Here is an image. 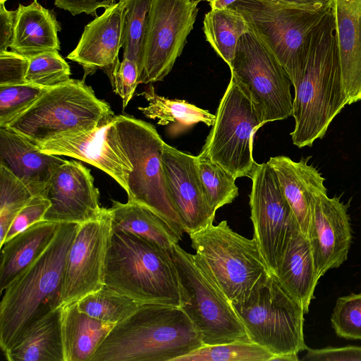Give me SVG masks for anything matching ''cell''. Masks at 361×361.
Instances as JSON below:
<instances>
[{
  "label": "cell",
  "mask_w": 361,
  "mask_h": 361,
  "mask_svg": "<svg viewBox=\"0 0 361 361\" xmlns=\"http://www.w3.org/2000/svg\"><path fill=\"white\" fill-rule=\"evenodd\" d=\"M296 7L269 0H237L229 7L243 16L249 31L274 54L293 87L302 78L314 28L331 8Z\"/></svg>",
  "instance_id": "8992f818"
},
{
  "label": "cell",
  "mask_w": 361,
  "mask_h": 361,
  "mask_svg": "<svg viewBox=\"0 0 361 361\" xmlns=\"http://www.w3.org/2000/svg\"><path fill=\"white\" fill-rule=\"evenodd\" d=\"M114 326L81 312L77 302L63 306L61 331L64 361H90Z\"/></svg>",
  "instance_id": "83f0119b"
},
{
  "label": "cell",
  "mask_w": 361,
  "mask_h": 361,
  "mask_svg": "<svg viewBox=\"0 0 361 361\" xmlns=\"http://www.w3.org/2000/svg\"><path fill=\"white\" fill-rule=\"evenodd\" d=\"M32 196L22 181L0 164V245L16 216Z\"/></svg>",
  "instance_id": "d590c367"
},
{
  "label": "cell",
  "mask_w": 361,
  "mask_h": 361,
  "mask_svg": "<svg viewBox=\"0 0 361 361\" xmlns=\"http://www.w3.org/2000/svg\"><path fill=\"white\" fill-rule=\"evenodd\" d=\"M47 89L29 82L0 86V128H6Z\"/></svg>",
  "instance_id": "74e56055"
},
{
  "label": "cell",
  "mask_w": 361,
  "mask_h": 361,
  "mask_svg": "<svg viewBox=\"0 0 361 361\" xmlns=\"http://www.w3.org/2000/svg\"><path fill=\"white\" fill-rule=\"evenodd\" d=\"M50 205V201L44 195H33L16 216L8 231L4 242L34 224L42 221Z\"/></svg>",
  "instance_id": "ab89813d"
},
{
  "label": "cell",
  "mask_w": 361,
  "mask_h": 361,
  "mask_svg": "<svg viewBox=\"0 0 361 361\" xmlns=\"http://www.w3.org/2000/svg\"><path fill=\"white\" fill-rule=\"evenodd\" d=\"M77 305L89 316L116 325L133 314L140 304L104 285L82 297Z\"/></svg>",
  "instance_id": "1f68e13d"
},
{
  "label": "cell",
  "mask_w": 361,
  "mask_h": 361,
  "mask_svg": "<svg viewBox=\"0 0 361 361\" xmlns=\"http://www.w3.org/2000/svg\"><path fill=\"white\" fill-rule=\"evenodd\" d=\"M343 90L350 105L361 100V0H333Z\"/></svg>",
  "instance_id": "7402d4cb"
},
{
  "label": "cell",
  "mask_w": 361,
  "mask_h": 361,
  "mask_svg": "<svg viewBox=\"0 0 361 361\" xmlns=\"http://www.w3.org/2000/svg\"><path fill=\"white\" fill-rule=\"evenodd\" d=\"M114 123L133 168L128 179V200L153 211L182 237L183 227L171 199L162 165L164 141L153 125L142 120L118 115Z\"/></svg>",
  "instance_id": "9c48e42d"
},
{
  "label": "cell",
  "mask_w": 361,
  "mask_h": 361,
  "mask_svg": "<svg viewBox=\"0 0 361 361\" xmlns=\"http://www.w3.org/2000/svg\"><path fill=\"white\" fill-rule=\"evenodd\" d=\"M116 0H54L56 7L70 12L73 16L82 13L97 16V11L114 5Z\"/></svg>",
  "instance_id": "ee69618b"
},
{
  "label": "cell",
  "mask_w": 361,
  "mask_h": 361,
  "mask_svg": "<svg viewBox=\"0 0 361 361\" xmlns=\"http://www.w3.org/2000/svg\"><path fill=\"white\" fill-rule=\"evenodd\" d=\"M7 0H0V4H4Z\"/></svg>",
  "instance_id": "c3c4849f"
},
{
  "label": "cell",
  "mask_w": 361,
  "mask_h": 361,
  "mask_svg": "<svg viewBox=\"0 0 361 361\" xmlns=\"http://www.w3.org/2000/svg\"><path fill=\"white\" fill-rule=\"evenodd\" d=\"M104 283L140 304L181 305V286L169 251L123 231L112 232Z\"/></svg>",
  "instance_id": "277c9868"
},
{
  "label": "cell",
  "mask_w": 361,
  "mask_h": 361,
  "mask_svg": "<svg viewBox=\"0 0 361 361\" xmlns=\"http://www.w3.org/2000/svg\"><path fill=\"white\" fill-rule=\"evenodd\" d=\"M161 160L168 190L184 232L189 235L212 224L216 212L205 196L195 156L164 142Z\"/></svg>",
  "instance_id": "2e32d148"
},
{
  "label": "cell",
  "mask_w": 361,
  "mask_h": 361,
  "mask_svg": "<svg viewBox=\"0 0 361 361\" xmlns=\"http://www.w3.org/2000/svg\"><path fill=\"white\" fill-rule=\"evenodd\" d=\"M66 160L40 151L23 135L0 128V164L22 181L33 195H44L54 171Z\"/></svg>",
  "instance_id": "44dd1931"
},
{
  "label": "cell",
  "mask_w": 361,
  "mask_h": 361,
  "mask_svg": "<svg viewBox=\"0 0 361 361\" xmlns=\"http://www.w3.org/2000/svg\"><path fill=\"white\" fill-rule=\"evenodd\" d=\"M230 70L247 90L264 124L292 116L290 78L250 31L240 38Z\"/></svg>",
  "instance_id": "7c38bea8"
},
{
  "label": "cell",
  "mask_w": 361,
  "mask_h": 361,
  "mask_svg": "<svg viewBox=\"0 0 361 361\" xmlns=\"http://www.w3.org/2000/svg\"><path fill=\"white\" fill-rule=\"evenodd\" d=\"M275 171L281 191L300 231L308 237L314 193L324 186L322 173L307 159L295 161L288 157H271L267 162Z\"/></svg>",
  "instance_id": "603a6c76"
},
{
  "label": "cell",
  "mask_w": 361,
  "mask_h": 361,
  "mask_svg": "<svg viewBox=\"0 0 361 361\" xmlns=\"http://www.w3.org/2000/svg\"><path fill=\"white\" fill-rule=\"evenodd\" d=\"M122 1L125 6L123 57L137 62L142 72L143 43L153 0Z\"/></svg>",
  "instance_id": "e575fe53"
},
{
  "label": "cell",
  "mask_w": 361,
  "mask_h": 361,
  "mask_svg": "<svg viewBox=\"0 0 361 361\" xmlns=\"http://www.w3.org/2000/svg\"><path fill=\"white\" fill-rule=\"evenodd\" d=\"M113 232L110 209L79 224L66 256L61 306L78 302L104 285L105 265Z\"/></svg>",
  "instance_id": "9a60e30c"
},
{
  "label": "cell",
  "mask_w": 361,
  "mask_h": 361,
  "mask_svg": "<svg viewBox=\"0 0 361 361\" xmlns=\"http://www.w3.org/2000/svg\"><path fill=\"white\" fill-rule=\"evenodd\" d=\"M248 31L243 16L233 8L211 9L204 15L203 32L205 39L229 68L240 38Z\"/></svg>",
  "instance_id": "4dcf8cb0"
},
{
  "label": "cell",
  "mask_w": 361,
  "mask_h": 361,
  "mask_svg": "<svg viewBox=\"0 0 361 361\" xmlns=\"http://www.w3.org/2000/svg\"><path fill=\"white\" fill-rule=\"evenodd\" d=\"M124 3L118 0L85 27L76 47L66 56L82 67L84 78L101 70L114 88L124 42Z\"/></svg>",
  "instance_id": "ffe728a7"
},
{
  "label": "cell",
  "mask_w": 361,
  "mask_h": 361,
  "mask_svg": "<svg viewBox=\"0 0 361 361\" xmlns=\"http://www.w3.org/2000/svg\"><path fill=\"white\" fill-rule=\"evenodd\" d=\"M270 1L296 7H317L322 5L330 4L333 0H269Z\"/></svg>",
  "instance_id": "bcb514c9"
},
{
  "label": "cell",
  "mask_w": 361,
  "mask_h": 361,
  "mask_svg": "<svg viewBox=\"0 0 361 361\" xmlns=\"http://www.w3.org/2000/svg\"><path fill=\"white\" fill-rule=\"evenodd\" d=\"M200 1H202V0H200Z\"/></svg>",
  "instance_id": "681fc988"
},
{
  "label": "cell",
  "mask_w": 361,
  "mask_h": 361,
  "mask_svg": "<svg viewBox=\"0 0 361 361\" xmlns=\"http://www.w3.org/2000/svg\"><path fill=\"white\" fill-rule=\"evenodd\" d=\"M189 235L195 259L231 303L245 300L271 274L256 240L235 232L226 221Z\"/></svg>",
  "instance_id": "52a82bcc"
},
{
  "label": "cell",
  "mask_w": 361,
  "mask_h": 361,
  "mask_svg": "<svg viewBox=\"0 0 361 361\" xmlns=\"http://www.w3.org/2000/svg\"><path fill=\"white\" fill-rule=\"evenodd\" d=\"M200 0H153L149 13L139 83L162 80L181 55Z\"/></svg>",
  "instance_id": "4fadbf2b"
},
{
  "label": "cell",
  "mask_w": 361,
  "mask_h": 361,
  "mask_svg": "<svg viewBox=\"0 0 361 361\" xmlns=\"http://www.w3.org/2000/svg\"><path fill=\"white\" fill-rule=\"evenodd\" d=\"M231 304L249 339L274 357L298 355L307 350L304 310L274 274H270L257 285L245 300Z\"/></svg>",
  "instance_id": "ba28073f"
},
{
  "label": "cell",
  "mask_w": 361,
  "mask_h": 361,
  "mask_svg": "<svg viewBox=\"0 0 361 361\" xmlns=\"http://www.w3.org/2000/svg\"><path fill=\"white\" fill-rule=\"evenodd\" d=\"M195 161L209 204L216 212L231 203L238 196L235 178L202 152L195 156Z\"/></svg>",
  "instance_id": "d6a6232c"
},
{
  "label": "cell",
  "mask_w": 361,
  "mask_h": 361,
  "mask_svg": "<svg viewBox=\"0 0 361 361\" xmlns=\"http://www.w3.org/2000/svg\"><path fill=\"white\" fill-rule=\"evenodd\" d=\"M307 238L319 278L347 259L353 238L347 207L328 197L326 187L314 193Z\"/></svg>",
  "instance_id": "ac0fdd59"
},
{
  "label": "cell",
  "mask_w": 361,
  "mask_h": 361,
  "mask_svg": "<svg viewBox=\"0 0 361 361\" xmlns=\"http://www.w3.org/2000/svg\"><path fill=\"white\" fill-rule=\"evenodd\" d=\"M29 59L13 51H0V86L27 82Z\"/></svg>",
  "instance_id": "b9f144b4"
},
{
  "label": "cell",
  "mask_w": 361,
  "mask_h": 361,
  "mask_svg": "<svg viewBox=\"0 0 361 361\" xmlns=\"http://www.w3.org/2000/svg\"><path fill=\"white\" fill-rule=\"evenodd\" d=\"M44 196L51 203L44 216L46 221L80 224L102 209L90 170L76 161L66 160L54 171Z\"/></svg>",
  "instance_id": "d6986e66"
},
{
  "label": "cell",
  "mask_w": 361,
  "mask_h": 361,
  "mask_svg": "<svg viewBox=\"0 0 361 361\" xmlns=\"http://www.w3.org/2000/svg\"><path fill=\"white\" fill-rule=\"evenodd\" d=\"M61 306L33 319L4 354L8 361H64Z\"/></svg>",
  "instance_id": "484cf974"
},
{
  "label": "cell",
  "mask_w": 361,
  "mask_h": 361,
  "mask_svg": "<svg viewBox=\"0 0 361 361\" xmlns=\"http://www.w3.org/2000/svg\"><path fill=\"white\" fill-rule=\"evenodd\" d=\"M169 252L181 286L180 308L192 322L204 345L250 340L231 302L194 255L178 244Z\"/></svg>",
  "instance_id": "30bf717a"
},
{
  "label": "cell",
  "mask_w": 361,
  "mask_h": 361,
  "mask_svg": "<svg viewBox=\"0 0 361 361\" xmlns=\"http://www.w3.org/2000/svg\"><path fill=\"white\" fill-rule=\"evenodd\" d=\"M61 30L54 14L37 0L27 6L19 4L10 48L28 59L44 52L59 51Z\"/></svg>",
  "instance_id": "d4e9b609"
},
{
  "label": "cell",
  "mask_w": 361,
  "mask_h": 361,
  "mask_svg": "<svg viewBox=\"0 0 361 361\" xmlns=\"http://www.w3.org/2000/svg\"><path fill=\"white\" fill-rule=\"evenodd\" d=\"M294 89L293 143L299 148L311 147L324 137L334 118L347 105L332 6L313 30L306 67Z\"/></svg>",
  "instance_id": "6da1fadb"
},
{
  "label": "cell",
  "mask_w": 361,
  "mask_h": 361,
  "mask_svg": "<svg viewBox=\"0 0 361 361\" xmlns=\"http://www.w3.org/2000/svg\"><path fill=\"white\" fill-rule=\"evenodd\" d=\"M331 323L338 336L361 340V293L338 298Z\"/></svg>",
  "instance_id": "f35d334b"
},
{
  "label": "cell",
  "mask_w": 361,
  "mask_h": 361,
  "mask_svg": "<svg viewBox=\"0 0 361 361\" xmlns=\"http://www.w3.org/2000/svg\"><path fill=\"white\" fill-rule=\"evenodd\" d=\"M41 152L68 156L101 169L127 192L133 165L118 138L114 120L92 130L71 134L37 146Z\"/></svg>",
  "instance_id": "e0dca14e"
},
{
  "label": "cell",
  "mask_w": 361,
  "mask_h": 361,
  "mask_svg": "<svg viewBox=\"0 0 361 361\" xmlns=\"http://www.w3.org/2000/svg\"><path fill=\"white\" fill-rule=\"evenodd\" d=\"M78 226L61 223L46 250L5 289L0 303V347L4 354L33 319L61 306L66 256Z\"/></svg>",
  "instance_id": "3957f363"
},
{
  "label": "cell",
  "mask_w": 361,
  "mask_h": 361,
  "mask_svg": "<svg viewBox=\"0 0 361 361\" xmlns=\"http://www.w3.org/2000/svg\"><path fill=\"white\" fill-rule=\"evenodd\" d=\"M16 11L7 10L0 4V51L10 48L14 30Z\"/></svg>",
  "instance_id": "f6af8a7d"
},
{
  "label": "cell",
  "mask_w": 361,
  "mask_h": 361,
  "mask_svg": "<svg viewBox=\"0 0 361 361\" xmlns=\"http://www.w3.org/2000/svg\"><path fill=\"white\" fill-rule=\"evenodd\" d=\"M141 72L137 62L123 57L115 75L113 90L122 99L123 108L131 100L140 81Z\"/></svg>",
  "instance_id": "60d3db41"
},
{
  "label": "cell",
  "mask_w": 361,
  "mask_h": 361,
  "mask_svg": "<svg viewBox=\"0 0 361 361\" xmlns=\"http://www.w3.org/2000/svg\"><path fill=\"white\" fill-rule=\"evenodd\" d=\"M274 275L307 313L319 277L310 240L299 227L290 236Z\"/></svg>",
  "instance_id": "cb8c5ba5"
},
{
  "label": "cell",
  "mask_w": 361,
  "mask_h": 361,
  "mask_svg": "<svg viewBox=\"0 0 361 361\" xmlns=\"http://www.w3.org/2000/svg\"><path fill=\"white\" fill-rule=\"evenodd\" d=\"M115 115L110 105L99 99L83 80L70 79L48 88L6 128L35 145L58 137L92 130L111 123Z\"/></svg>",
  "instance_id": "5b68a950"
},
{
  "label": "cell",
  "mask_w": 361,
  "mask_h": 361,
  "mask_svg": "<svg viewBox=\"0 0 361 361\" xmlns=\"http://www.w3.org/2000/svg\"><path fill=\"white\" fill-rule=\"evenodd\" d=\"M249 178L252 180L250 206L253 238L274 274L290 236L299 226L271 166L257 163Z\"/></svg>",
  "instance_id": "5bb4252c"
},
{
  "label": "cell",
  "mask_w": 361,
  "mask_h": 361,
  "mask_svg": "<svg viewBox=\"0 0 361 361\" xmlns=\"http://www.w3.org/2000/svg\"><path fill=\"white\" fill-rule=\"evenodd\" d=\"M61 224L40 221L1 245V293L46 250L54 238Z\"/></svg>",
  "instance_id": "4316f807"
},
{
  "label": "cell",
  "mask_w": 361,
  "mask_h": 361,
  "mask_svg": "<svg viewBox=\"0 0 361 361\" xmlns=\"http://www.w3.org/2000/svg\"><path fill=\"white\" fill-rule=\"evenodd\" d=\"M215 116L201 152L235 178L250 177L257 164L253 136L264 124L247 90L233 73Z\"/></svg>",
  "instance_id": "8fae6325"
},
{
  "label": "cell",
  "mask_w": 361,
  "mask_h": 361,
  "mask_svg": "<svg viewBox=\"0 0 361 361\" xmlns=\"http://www.w3.org/2000/svg\"><path fill=\"white\" fill-rule=\"evenodd\" d=\"M203 345L180 307L145 303L112 328L90 361H175Z\"/></svg>",
  "instance_id": "7a4b0ae2"
},
{
  "label": "cell",
  "mask_w": 361,
  "mask_h": 361,
  "mask_svg": "<svg viewBox=\"0 0 361 361\" xmlns=\"http://www.w3.org/2000/svg\"><path fill=\"white\" fill-rule=\"evenodd\" d=\"M142 95L148 102L138 109L148 118L157 119L159 125L173 123L171 133L183 132L197 123L212 126L216 116L183 99H173L158 95L152 85L144 90Z\"/></svg>",
  "instance_id": "f546056e"
},
{
  "label": "cell",
  "mask_w": 361,
  "mask_h": 361,
  "mask_svg": "<svg viewBox=\"0 0 361 361\" xmlns=\"http://www.w3.org/2000/svg\"><path fill=\"white\" fill-rule=\"evenodd\" d=\"M303 361H361V347H327L320 349L307 348Z\"/></svg>",
  "instance_id": "7bdbcfd3"
},
{
  "label": "cell",
  "mask_w": 361,
  "mask_h": 361,
  "mask_svg": "<svg viewBox=\"0 0 361 361\" xmlns=\"http://www.w3.org/2000/svg\"><path fill=\"white\" fill-rule=\"evenodd\" d=\"M68 63L59 51L44 52L29 58L27 82L51 88L68 81L71 78Z\"/></svg>",
  "instance_id": "8d00e7d4"
},
{
  "label": "cell",
  "mask_w": 361,
  "mask_h": 361,
  "mask_svg": "<svg viewBox=\"0 0 361 361\" xmlns=\"http://www.w3.org/2000/svg\"><path fill=\"white\" fill-rule=\"evenodd\" d=\"M208 1L211 9H224L228 8L237 0H202Z\"/></svg>",
  "instance_id": "7dc6e473"
},
{
  "label": "cell",
  "mask_w": 361,
  "mask_h": 361,
  "mask_svg": "<svg viewBox=\"0 0 361 361\" xmlns=\"http://www.w3.org/2000/svg\"><path fill=\"white\" fill-rule=\"evenodd\" d=\"M274 355L250 340L203 345L175 361H271Z\"/></svg>",
  "instance_id": "836d02e7"
},
{
  "label": "cell",
  "mask_w": 361,
  "mask_h": 361,
  "mask_svg": "<svg viewBox=\"0 0 361 361\" xmlns=\"http://www.w3.org/2000/svg\"><path fill=\"white\" fill-rule=\"evenodd\" d=\"M110 209L113 231H123L147 240L170 251L182 237L161 216L149 208L128 200H114Z\"/></svg>",
  "instance_id": "f1b7e54d"
}]
</instances>
